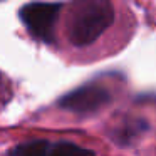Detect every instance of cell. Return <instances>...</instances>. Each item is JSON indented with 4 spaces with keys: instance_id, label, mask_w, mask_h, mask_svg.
I'll list each match as a JSON object with an SVG mask.
<instances>
[{
    "instance_id": "1",
    "label": "cell",
    "mask_w": 156,
    "mask_h": 156,
    "mask_svg": "<svg viewBox=\"0 0 156 156\" xmlns=\"http://www.w3.org/2000/svg\"><path fill=\"white\" fill-rule=\"evenodd\" d=\"M114 15L111 0H76L66 27L69 42L76 47L91 45L112 25Z\"/></svg>"
},
{
    "instance_id": "2",
    "label": "cell",
    "mask_w": 156,
    "mask_h": 156,
    "mask_svg": "<svg viewBox=\"0 0 156 156\" xmlns=\"http://www.w3.org/2000/svg\"><path fill=\"white\" fill-rule=\"evenodd\" d=\"M61 4L52 2H30L20 9L19 15L24 27L37 41L51 44L54 41V30L61 14Z\"/></svg>"
},
{
    "instance_id": "3",
    "label": "cell",
    "mask_w": 156,
    "mask_h": 156,
    "mask_svg": "<svg viewBox=\"0 0 156 156\" xmlns=\"http://www.w3.org/2000/svg\"><path fill=\"white\" fill-rule=\"evenodd\" d=\"M111 94L104 86L84 84L59 99V108L74 114H92L109 104Z\"/></svg>"
},
{
    "instance_id": "4",
    "label": "cell",
    "mask_w": 156,
    "mask_h": 156,
    "mask_svg": "<svg viewBox=\"0 0 156 156\" xmlns=\"http://www.w3.org/2000/svg\"><path fill=\"white\" fill-rule=\"evenodd\" d=\"M146 131H148V122L146 121H143V119H128L116 129V133L112 134V139L116 141V144L126 146Z\"/></svg>"
},
{
    "instance_id": "5",
    "label": "cell",
    "mask_w": 156,
    "mask_h": 156,
    "mask_svg": "<svg viewBox=\"0 0 156 156\" xmlns=\"http://www.w3.org/2000/svg\"><path fill=\"white\" fill-rule=\"evenodd\" d=\"M51 143L47 139H32L14 146L9 154L10 156H47Z\"/></svg>"
},
{
    "instance_id": "6",
    "label": "cell",
    "mask_w": 156,
    "mask_h": 156,
    "mask_svg": "<svg viewBox=\"0 0 156 156\" xmlns=\"http://www.w3.org/2000/svg\"><path fill=\"white\" fill-rule=\"evenodd\" d=\"M47 156H96V153L92 149L74 144V143L61 141L55 143V144H51Z\"/></svg>"
}]
</instances>
